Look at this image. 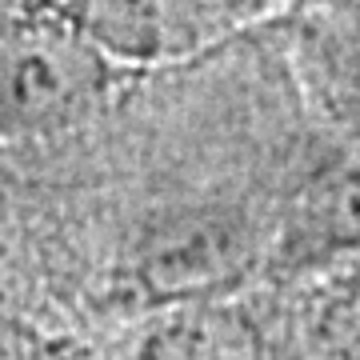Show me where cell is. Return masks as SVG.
I'll list each match as a JSON object with an SVG mask.
<instances>
[{"instance_id": "obj_3", "label": "cell", "mask_w": 360, "mask_h": 360, "mask_svg": "<svg viewBox=\"0 0 360 360\" xmlns=\"http://www.w3.org/2000/svg\"><path fill=\"white\" fill-rule=\"evenodd\" d=\"M300 84L333 112H360V0H288L276 16Z\"/></svg>"}, {"instance_id": "obj_2", "label": "cell", "mask_w": 360, "mask_h": 360, "mask_svg": "<svg viewBox=\"0 0 360 360\" xmlns=\"http://www.w3.org/2000/svg\"><path fill=\"white\" fill-rule=\"evenodd\" d=\"M112 65L72 16H37L0 37V132H37L77 112Z\"/></svg>"}, {"instance_id": "obj_5", "label": "cell", "mask_w": 360, "mask_h": 360, "mask_svg": "<svg viewBox=\"0 0 360 360\" xmlns=\"http://www.w3.org/2000/svg\"><path fill=\"white\" fill-rule=\"evenodd\" d=\"M304 360H360V257L340 260L309 309Z\"/></svg>"}, {"instance_id": "obj_1", "label": "cell", "mask_w": 360, "mask_h": 360, "mask_svg": "<svg viewBox=\"0 0 360 360\" xmlns=\"http://www.w3.org/2000/svg\"><path fill=\"white\" fill-rule=\"evenodd\" d=\"M288 0H60L72 25L112 65H184L260 25Z\"/></svg>"}, {"instance_id": "obj_4", "label": "cell", "mask_w": 360, "mask_h": 360, "mask_svg": "<svg viewBox=\"0 0 360 360\" xmlns=\"http://www.w3.org/2000/svg\"><path fill=\"white\" fill-rule=\"evenodd\" d=\"M292 264L360 257V141L324 160L296 200V217L284 236Z\"/></svg>"}]
</instances>
